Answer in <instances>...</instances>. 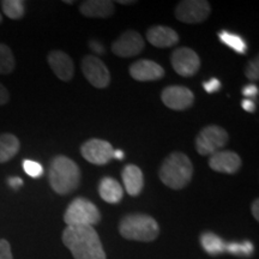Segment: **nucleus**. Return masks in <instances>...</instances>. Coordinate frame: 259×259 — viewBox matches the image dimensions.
Returning a JSON list of instances; mask_svg holds the SVG:
<instances>
[{"label":"nucleus","mask_w":259,"mask_h":259,"mask_svg":"<svg viewBox=\"0 0 259 259\" xmlns=\"http://www.w3.org/2000/svg\"><path fill=\"white\" fill-rule=\"evenodd\" d=\"M10 100V94L8 92V89L0 83V106H4L9 102Z\"/></svg>","instance_id":"32"},{"label":"nucleus","mask_w":259,"mask_h":259,"mask_svg":"<svg viewBox=\"0 0 259 259\" xmlns=\"http://www.w3.org/2000/svg\"><path fill=\"white\" fill-rule=\"evenodd\" d=\"M241 107L245 109L246 112H248V113H254V111H255V103H254L253 100L245 99L244 101L241 102Z\"/></svg>","instance_id":"33"},{"label":"nucleus","mask_w":259,"mask_h":259,"mask_svg":"<svg viewBox=\"0 0 259 259\" xmlns=\"http://www.w3.org/2000/svg\"><path fill=\"white\" fill-rule=\"evenodd\" d=\"M124 153L121 150H114L113 153V158H116V160H124Z\"/></svg>","instance_id":"36"},{"label":"nucleus","mask_w":259,"mask_h":259,"mask_svg":"<svg viewBox=\"0 0 259 259\" xmlns=\"http://www.w3.org/2000/svg\"><path fill=\"white\" fill-rule=\"evenodd\" d=\"M245 74L250 80L259 79V59L258 57L255 59L251 60L245 69Z\"/></svg>","instance_id":"27"},{"label":"nucleus","mask_w":259,"mask_h":259,"mask_svg":"<svg viewBox=\"0 0 259 259\" xmlns=\"http://www.w3.org/2000/svg\"><path fill=\"white\" fill-rule=\"evenodd\" d=\"M99 193L105 202L116 204L121 202L122 197H124V189L114 178L106 177L100 181Z\"/></svg>","instance_id":"19"},{"label":"nucleus","mask_w":259,"mask_h":259,"mask_svg":"<svg viewBox=\"0 0 259 259\" xmlns=\"http://www.w3.org/2000/svg\"><path fill=\"white\" fill-rule=\"evenodd\" d=\"M162 102L174 111H184L190 108L194 102V95L189 88L181 85H171L163 89Z\"/></svg>","instance_id":"12"},{"label":"nucleus","mask_w":259,"mask_h":259,"mask_svg":"<svg viewBox=\"0 0 259 259\" xmlns=\"http://www.w3.org/2000/svg\"><path fill=\"white\" fill-rule=\"evenodd\" d=\"M242 94H244V96L247 97V99L251 100L252 97H255L258 95V87L254 85V84H248V85L244 87Z\"/></svg>","instance_id":"30"},{"label":"nucleus","mask_w":259,"mask_h":259,"mask_svg":"<svg viewBox=\"0 0 259 259\" xmlns=\"http://www.w3.org/2000/svg\"><path fill=\"white\" fill-rule=\"evenodd\" d=\"M2 8L4 14L10 19H21L23 18L25 6L22 0H4L2 2Z\"/></svg>","instance_id":"23"},{"label":"nucleus","mask_w":259,"mask_h":259,"mask_svg":"<svg viewBox=\"0 0 259 259\" xmlns=\"http://www.w3.org/2000/svg\"><path fill=\"white\" fill-rule=\"evenodd\" d=\"M48 65L56 73L58 78L64 80V82H69L72 79L74 74L73 61L71 58L67 56L63 51H52L48 54Z\"/></svg>","instance_id":"15"},{"label":"nucleus","mask_w":259,"mask_h":259,"mask_svg":"<svg viewBox=\"0 0 259 259\" xmlns=\"http://www.w3.org/2000/svg\"><path fill=\"white\" fill-rule=\"evenodd\" d=\"M89 47H90V50H92L94 53H96V54H105V52H106L105 47H103V45L101 44V42H99L96 40L90 41Z\"/></svg>","instance_id":"31"},{"label":"nucleus","mask_w":259,"mask_h":259,"mask_svg":"<svg viewBox=\"0 0 259 259\" xmlns=\"http://www.w3.org/2000/svg\"><path fill=\"white\" fill-rule=\"evenodd\" d=\"M113 153H114V149L112 144L99 138L89 139L80 147L82 156L90 163L97 164V166L108 163L113 158Z\"/></svg>","instance_id":"9"},{"label":"nucleus","mask_w":259,"mask_h":259,"mask_svg":"<svg viewBox=\"0 0 259 259\" xmlns=\"http://www.w3.org/2000/svg\"><path fill=\"white\" fill-rule=\"evenodd\" d=\"M82 71L88 82L95 88L103 89L111 82L108 67L101 59L94 56H87L82 61Z\"/></svg>","instance_id":"8"},{"label":"nucleus","mask_w":259,"mask_h":259,"mask_svg":"<svg viewBox=\"0 0 259 259\" xmlns=\"http://www.w3.org/2000/svg\"><path fill=\"white\" fill-rule=\"evenodd\" d=\"M200 244H202L204 251L210 255H218L226 252V242L213 233H204L200 236Z\"/></svg>","instance_id":"21"},{"label":"nucleus","mask_w":259,"mask_h":259,"mask_svg":"<svg viewBox=\"0 0 259 259\" xmlns=\"http://www.w3.org/2000/svg\"><path fill=\"white\" fill-rule=\"evenodd\" d=\"M50 185L58 194H69L78 187L80 170L78 164L67 156L59 155L52 160L48 173Z\"/></svg>","instance_id":"2"},{"label":"nucleus","mask_w":259,"mask_h":259,"mask_svg":"<svg viewBox=\"0 0 259 259\" xmlns=\"http://www.w3.org/2000/svg\"><path fill=\"white\" fill-rule=\"evenodd\" d=\"M131 77L139 82H151L161 79L164 76V70L161 65L153 60H138L130 67Z\"/></svg>","instance_id":"14"},{"label":"nucleus","mask_w":259,"mask_h":259,"mask_svg":"<svg viewBox=\"0 0 259 259\" xmlns=\"http://www.w3.org/2000/svg\"><path fill=\"white\" fill-rule=\"evenodd\" d=\"M241 158L233 151L220 150L209 158V166L219 173L234 174L241 168Z\"/></svg>","instance_id":"13"},{"label":"nucleus","mask_w":259,"mask_h":259,"mask_svg":"<svg viewBox=\"0 0 259 259\" xmlns=\"http://www.w3.org/2000/svg\"><path fill=\"white\" fill-rule=\"evenodd\" d=\"M101 220V213L95 204L85 198H76L70 203L64 213V222L67 226H95Z\"/></svg>","instance_id":"5"},{"label":"nucleus","mask_w":259,"mask_h":259,"mask_svg":"<svg viewBox=\"0 0 259 259\" xmlns=\"http://www.w3.org/2000/svg\"><path fill=\"white\" fill-rule=\"evenodd\" d=\"M79 11L85 17L108 18L114 14V3L109 0H87L79 6Z\"/></svg>","instance_id":"17"},{"label":"nucleus","mask_w":259,"mask_h":259,"mask_svg":"<svg viewBox=\"0 0 259 259\" xmlns=\"http://www.w3.org/2000/svg\"><path fill=\"white\" fill-rule=\"evenodd\" d=\"M122 183L130 196L136 197L142 192L144 186V177L141 168L135 164H127L122 169Z\"/></svg>","instance_id":"18"},{"label":"nucleus","mask_w":259,"mask_h":259,"mask_svg":"<svg viewBox=\"0 0 259 259\" xmlns=\"http://www.w3.org/2000/svg\"><path fill=\"white\" fill-rule=\"evenodd\" d=\"M253 245L250 241H244L241 244H236V242H232V244L226 245V251L232 254L236 255H251L253 253Z\"/></svg>","instance_id":"25"},{"label":"nucleus","mask_w":259,"mask_h":259,"mask_svg":"<svg viewBox=\"0 0 259 259\" xmlns=\"http://www.w3.org/2000/svg\"><path fill=\"white\" fill-rule=\"evenodd\" d=\"M16 61L12 51L9 46L0 44V73L9 74L15 70Z\"/></svg>","instance_id":"24"},{"label":"nucleus","mask_w":259,"mask_h":259,"mask_svg":"<svg viewBox=\"0 0 259 259\" xmlns=\"http://www.w3.org/2000/svg\"><path fill=\"white\" fill-rule=\"evenodd\" d=\"M229 136L225 128L216 125L204 127L196 138V149L203 156L218 153L228 143Z\"/></svg>","instance_id":"6"},{"label":"nucleus","mask_w":259,"mask_h":259,"mask_svg":"<svg viewBox=\"0 0 259 259\" xmlns=\"http://www.w3.org/2000/svg\"><path fill=\"white\" fill-rule=\"evenodd\" d=\"M119 4H121V5H131V4H136V2H131V0H119Z\"/></svg>","instance_id":"37"},{"label":"nucleus","mask_w":259,"mask_h":259,"mask_svg":"<svg viewBox=\"0 0 259 259\" xmlns=\"http://www.w3.org/2000/svg\"><path fill=\"white\" fill-rule=\"evenodd\" d=\"M219 38L221 40L222 44L231 47L236 53L245 54L247 52V45H246L244 38L239 36V35L233 34V32H229L227 30H222L219 32Z\"/></svg>","instance_id":"22"},{"label":"nucleus","mask_w":259,"mask_h":259,"mask_svg":"<svg viewBox=\"0 0 259 259\" xmlns=\"http://www.w3.org/2000/svg\"><path fill=\"white\" fill-rule=\"evenodd\" d=\"M211 12L208 2L204 0H185L178 4L176 9V17L180 22L189 24L202 23L206 21Z\"/></svg>","instance_id":"7"},{"label":"nucleus","mask_w":259,"mask_h":259,"mask_svg":"<svg viewBox=\"0 0 259 259\" xmlns=\"http://www.w3.org/2000/svg\"><path fill=\"white\" fill-rule=\"evenodd\" d=\"M21 148L19 139L15 135H0V163H5L14 158Z\"/></svg>","instance_id":"20"},{"label":"nucleus","mask_w":259,"mask_h":259,"mask_svg":"<svg viewBox=\"0 0 259 259\" xmlns=\"http://www.w3.org/2000/svg\"><path fill=\"white\" fill-rule=\"evenodd\" d=\"M144 40L137 31L127 30L114 41L112 51L115 56L121 58L136 57L144 50Z\"/></svg>","instance_id":"11"},{"label":"nucleus","mask_w":259,"mask_h":259,"mask_svg":"<svg viewBox=\"0 0 259 259\" xmlns=\"http://www.w3.org/2000/svg\"><path fill=\"white\" fill-rule=\"evenodd\" d=\"M23 169L29 177L35 178V179L42 177V174H44V167L38 162L32 160L23 161Z\"/></svg>","instance_id":"26"},{"label":"nucleus","mask_w":259,"mask_h":259,"mask_svg":"<svg viewBox=\"0 0 259 259\" xmlns=\"http://www.w3.org/2000/svg\"><path fill=\"white\" fill-rule=\"evenodd\" d=\"M171 65L178 74L183 77H191L197 73L200 66L198 54L187 47L178 48L171 54Z\"/></svg>","instance_id":"10"},{"label":"nucleus","mask_w":259,"mask_h":259,"mask_svg":"<svg viewBox=\"0 0 259 259\" xmlns=\"http://www.w3.org/2000/svg\"><path fill=\"white\" fill-rule=\"evenodd\" d=\"M147 38L149 44L158 48H168L174 46L179 41L178 32L166 25H155L148 29Z\"/></svg>","instance_id":"16"},{"label":"nucleus","mask_w":259,"mask_h":259,"mask_svg":"<svg viewBox=\"0 0 259 259\" xmlns=\"http://www.w3.org/2000/svg\"><path fill=\"white\" fill-rule=\"evenodd\" d=\"M2 22H3V16L0 14V23H2Z\"/></svg>","instance_id":"38"},{"label":"nucleus","mask_w":259,"mask_h":259,"mask_svg":"<svg viewBox=\"0 0 259 259\" xmlns=\"http://www.w3.org/2000/svg\"><path fill=\"white\" fill-rule=\"evenodd\" d=\"M119 233L127 240L149 242L154 241L160 234V227L151 216L132 213L125 216L119 223Z\"/></svg>","instance_id":"4"},{"label":"nucleus","mask_w":259,"mask_h":259,"mask_svg":"<svg viewBox=\"0 0 259 259\" xmlns=\"http://www.w3.org/2000/svg\"><path fill=\"white\" fill-rule=\"evenodd\" d=\"M0 259H14L11 245L5 239H0Z\"/></svg>","instance_id":"28"},{"label":"nucleus","mask_w":259,"mask_h":259,"mask_svg":"<svg viewBox=\"0 0 259 259\" xmlns=\"http://www.w3.org/2000/svg\"><path fill=\"white\" fill-rule=\"evenodd\" d=\"M158 176L162 183L170 189H184L192 179V162L183 153L170 154L162 163Z\"/></svg>","instance_id":"3"},{"label":"nucleus","mask_w":259,"mask_h":259,"mask_svg":"<svg viewBox=\"0 0 259 259\" xmlns=\"http://www.w3.org/2000/svg\"><path fill=\"white\" fill-rule=\"evenodd\" d=\"M203 88L206 93L212 94V93H218L220 89H221V82L218 78H211L209 80H205L203 83Z\"/></svg>","instance_id":"29"},{"label":"nucleus","mask_w":259,"mask_h":259,"mask_svg":"<svg viewBox=\"0 0 259 259\" xmlns=\"http://www.w3.org/2000/svg\"><path fill=\"white\" fill-rule=\"evenodd\" d=\"M258 208H259V200L255 199L253 203H252V206H251V211H252V215L254 216V219L259 220V212H258Z\"/></svg>","instance_id":"35"},{"label":"nucleus","mask_w":259,"mask_h":259,"mask_svg":"<svg viewBox=\"0 0 259 259\" xmlns=\"http://www.w3.org/2000/svg\"><path fill=\"white\" fill-rule=\"evenodd\" d=\"M61 239L74 259H106V252L94 227L67 226Z\"/></svg>","instance_id":"1"},{"label":"nucleus","mask_w":259,"mask_h":259,"mask_svg":"<svg viewBox=\"0 0 259 259\" xmlns=\"http://www.w3.org/2000/svg\"><path fill=\"white\" fill-rule=\"evenodd\" d=\"M8 183H9L10 187H12V189H15V190H18L19 187L23 185V180L18 177H11L8 180Z\"/></svg>","instance_id":"34"}]
</instances>
